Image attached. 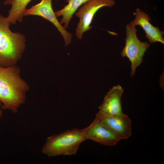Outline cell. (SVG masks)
Here are the masks:
<instances>
[{"instance_id": "obj_1", "label": "cell", "mask_w": 164, "mask_h": 164, "mask_svg": "<svg viewBox=\"0 0 164 164\" xmlns=\"http://www.w3.org/2000/svg\"><path fill=\"white\" fill-rule=\"evenodd\" d=\"M28 84L21 77L20 69L15 66H0V101L2 109L16 113L24 103Z\"/></svg>"}, {"instance_id": "obj_2", "label": "cell", "mask_w": 164, "mask_h": 164, "mask_svg": "<svg viewBox=\"0 0 164 164\" xmlns=\"http://www.w3.org/2000/svg\"><path fill=\"white\" fill-rule=\"evenodd\" d=\"M11 24L6 17L0 14V66L3 67L15 64L26 47L25 35L13 32L9 28Z\"/></svg>"}, {"instance_id": "obj_3", "label": "cell", "mask_w": 164, "mask_h": 164, "mask_svg": "<svg viewBox=\"0 0 164 164\" xmlns=\"http://www.w3.org/2000/svg\"><path fill=\"white\" fill-rule=\"evenodd\" d=\"M86 140L83 129L67 130L48 137L41 152L48 157L74 155L81 144Z\"/></svg>"}, {"instance_id": "obj_4", "label": "cell", "mask_w": 164, "mask_h": 164, "mask_svg": "<svg viewBox=\"0 0 164 164\" xmlns=\"http://www.w3.org/2000/svg\"><path fill=\"white\" fill-rule=\"evenodd\" d=\"M135 26L128 24L126 26L125 46L121 53L122 57H126L131 63V77L134 75L136 68L143 61L145 52L150 45L147 42L140 41L137 36Z\"/></svg>"}, {"instance_id": "obj_5", "label": "cell", "mask_w": 164, "mask_h": 164, "mask_svg": "<svg viewBox=\"0 0 164 164\" xmlns=\"http://www.w3.org/2000/svg\"><path fill=\"white\" fill-rule=\"evenodd\" d=\"M115 4L114 0H90L84 3L75 14L79 19L76 29L77 38L81 39L83 33L92 28L91 24L94 15L99 9L105 6L112 7Z\"/></svg>"}, {"instance_id": "obj_6", "label": "cell", "mask_w": 164, "mask_h": 164, "mask_svg": "<svg viewBox=\"0 0 164 164\" xmlns=\"http://www.w3.org/2000/svg\"><path fill=\"white\" fill-rule=\"evenodd\" d=\"M52 0H41L39 3L26 9L24 16H40L51 22L56 27L63 38L65 46L70 44L73 35L62 26L56 17L52 6Z\"/></svg>"}, {"instance_id": "obj_7", "label": "cell", "mask_w": 164, "mask_h": 164, "mask_svg": "<svg viewBox=\"0 0 164 164\" xmlns=\"http://www.w3.org/2000/svg\"><path fill=\"white\" fill-rule=\"evenodd\" d=\"M83 129L86 139H91L105 145L114 146L121 140L96 116L90 125Z\"/></svg>"}, {"instance_id": "obj_8", "label": "cell", "mask_w": 164, "mask_h": 164, "mask_svg": "<svg viewBox=\"0 0 164 164\" xmlns=\"http://www.w3.org/2000/svg\"><path fill=\"white\" fill-rule=\"evenodd\" d=\"M96 116L110 129L121 140L128 138L132 134L131 121L128 116L109 115L100 111Z\"/></svg>"}, {"instance_id": "obj_9", "label": "cell", "mask_w": 164, "mask_h": 164, "mask_svg": "<svg viewBox=\"0 0 164 164\" xmlns=\"http://www.w3.org/2000/svg\"><path fill=\"white\" fill-rule=\"evenodd\" d=\"M134 13L135 18L130 24L135 26L138 25L141 26L145 32V37L150 43L158 42L164 44V32L152 25L149 22L151 20L149 15L139 8L136 9Z\"/></svg>"}, {"instance_id": "obj_10", "label": "cell", "mask_w": 164, "mask_h": 164, "mask_svg": "<svg viewBox=\"0 0 164 164\" xmlns=\"http://www.w3.org/2000/svg\"><path fill=\"white\" fill-rule=\"evenodd\" d=\"M123 91V89L119 85L111 88L99 107V111L111 115L122 116L124 114L122 111L121 101Z\"/></svg>"}, {"instance_id": "obj_11", "label": "cell", "mask_w": 164, "mask_h": 164, "mask_svg": "<svg viewBox=\"0 0 164 164\" xmlns=\"http://www.w3.org/2000/svg\"><path fill=\"white\" fill-rule=\"evenodd\" d=\"M32 0H6L5 5H11V8L6 17L11 24H15L17 21L21 22L24 16V13L27 5Z\"/></svg>"}, {"instance_id": "obj_12", "label": "cell", "mask_w": 164, "mask_h": 164, "mask_svg": "<svg viewBox=\"0 0 164 164\" xmlns=\"http://www.w3.org/2000/svg\"><path fill=\"white\" fill-rule=\"evenodd\" d=\"M90 0H68V4L61 9L56 11V17L62 16L60 22L65 29L68 28L73 15L79 7Z\"/></svg>"}, {"instance_id": "obj_13", "label": "cell", "mask_w": 164, "mask_h": 164, "mask_svg": "<svg viewBox=\"0 0 164 164\" xmlns=\"http://www.w3.org/2000/svg\"><path fill=\"white\" fill-rule=\"evenodd\" d=\"M2 104V102L0 101V106H1ZM2 115V109L0 108V119Z\"/></svg>"}]
</instances>
